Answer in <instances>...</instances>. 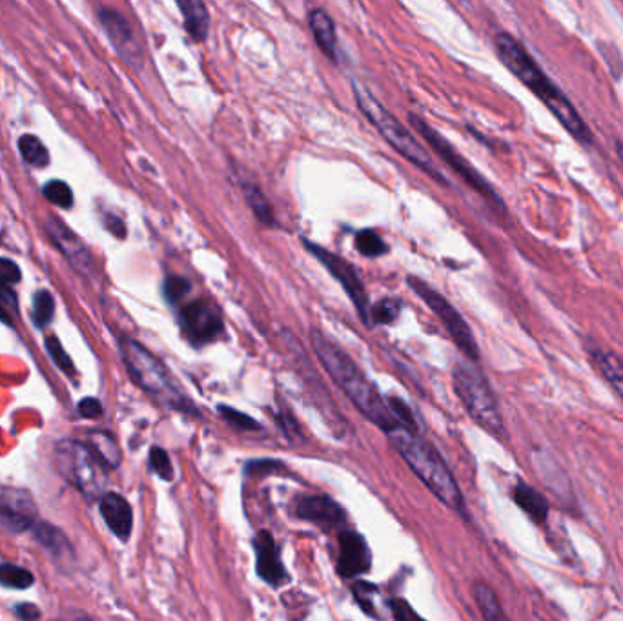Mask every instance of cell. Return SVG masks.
<instances>
[{
	"mask_svg": "<svg viewBox=\"0 0 623 621\" xmlns=\"http://www.w3.org/2000/svg\"><path fill=\"white\" fill-rule=\"evenodd\" d=\"M310 341L328 376L343 390L350 403L358 408L361 416L381 428L385 434L396 430L399 425L392 416L387 401L379 394L378 388L370 383L365 372L356 365V361L319 328L310 330Z\"/></svg>",
	"mask_w": 623,
	"mask_h": 621,
	"instance_id": "cell-1",
	"label": "cell"
},
{
	"mask_svg": "<svg viewBox=\"0 0 623 621\" xmlns=\"http://www.w3.org/2000/svg\"><path fill=\"white\" fill-rule=\"evenodd\" d=\"M494 46L498 51L501 62L509 68V72L523 82L540 101L551 110L567 132L578 143L591 146L594 135L585 124L578 110L572 106L569 97L545 75L542 68L532 59L531 53L521 46L509 33H498L494 37Z\"/></svg>",
	"mask_w": 623,
	"mask_h": 621,
	"instance_id": "cell-2",
	"label": "cell"
},
{
	"mask_svg": "<svg viewBox=\"0 0 623 621\" xmlns=\"http://www.w3.org/2000/svg\"><path fill=\"white\" fill-rule=\"evenodd\" d=\"M119 347L124 367L137 387L144 390L159 405L192 418H199V408L195 407L194 401L184 394L170 368L166 367L159 357L130 337H123Z\"/></svg>",
	"mask_w": 623,
	"mask_h": 621,
	"instance_id": "cell-3",
	"label": "cell"
},
{
	"mask_svg": "<svg viewBox=\"0 0 623 621\" xmlns=\"http://www.w3.org/2000/svg\"><path fill=\"white\" fill-rule=\"evenodd\" d=\"M390 443L396 447L401 458L409 465V469L418 476L419 481L440 499L449 509L463 510V494L458 481L452 476L447 463L440 452L430 445L429 441L398 427L387 434Z\"/></svg>",
	"mask_w": 623,
	"mask_h": 621,
	"instance_id": "cell-4",
	"label": "cell"
},
{
	"mask_svg": "<svg viewBox=\"0 0 623 621\" xmlns=\"http://www.w3.org/2000/svg\"><path fill=\"white\" fill-rule=\"evenodd\" d=\"M352 88H354V97H356V102H358L359 110L365 113L368 121L378 128V132L383 135V139L396 152L401 153L409 163L418 166L421 172L430 175L438 183L447 184L445 177H441L440 170L436 168V164L432 161L429 152L416 141V137L403 124L399 123L396 115L390 113L374 97V93L368 92L361 82H352Z\"/></svg>",
	"mask_w": 623,
	"mask_h": 621,
	"instance_id": "cell-5",
	"label": "cell"
},
{
	"mask_svg": "<svg viewBox=\"0 0 623 621\" xmlns=\"http://www.w3.org/2000/svg\"><path fill=\"white\" fill-rule=\"evenodd\" d=\"M454 390L470 418L492 436L501 438L505 432L500 405L485 374L472 361H460L454 372Z\"/></svg>",
	"mask_w": 623,
	"mask_h": 621,
	"instance_id": "cell-6",
	"label": "cell"
},
{
	"mask_svg": "<svg viewBox=\"0 0 623 621\" xmlns=\"http://www.w3.org/2000/svg\"><path fill=\"white\" fill-rule=\"evenodd\" d=\"M55 467L62 478L82 492L86 498H103L108 474L106 467L93 454L88 443L62 439L55 445Z\"/></svg>",
	"mask_w": 623,
	"mask_h": 621,
	"instance_id": "cell-7",
	"label": "cell"
},
{
	"mask_svg": "<svg viewBox=\"0 0 623 621\" xmlns=\"http://www.w3.org/2000/svg\"><path fill=\"white\" fill-rule=\"evenodd\" d=\"M407 285L418 294L419 299L425 305L429 306L430 310L434 312V316L440 319L441 325L445 326V330L449 332L452 341L458 345L465 357L472 363H476L480 359L478 343H476L467 321L463 319V316L454 306L450 305L449 299L441 296L440 292H436L429 283L421 281L419 277H414V275H410L407 279Z\"/></svg>",
	"mask_w": 623,
	"mask_h": 621,
	"instance_id": "cell-8",
	"label": "cell"
},
{
	"mask_svg": "<svg viewBox=\"0 0 623 621\" xmlns=\"http://www.w3.org/2000/svg\"><path fill=\"white\" fill-rule=\"evenodd\" d=\"M409 121L412 124V128H414V132H418L427 141L430 148L434 150V153H438L441 159L445 161V164L452 168L456 174L460 175L461 179L469 184L474 192H478L489 203H494V206H498V208L503 210V201H501L500 195L494 192L491 183L460 152H456L445 137H441L440 133L436 132L430 124L425 123L421 117L414 115V113H410Z\"/></svg>",
	"mask_w": 623,
	"mask_h": 621,
	"instance_id": "cell-9",
	"label": "cell"
},
{
	"mask_svg": "<svg viewBox=\"0 0 623 621\" xmlns=\"http://www.w3.org/2000/svg\"><path fill=\"white\" fill-rule=\"evenodd\" d=\"M179 325H181L184 337L194 347L210 345L225 334L221 310L206 299H197L188 305L181 306Z\"/></svg>",
	"mask_w": 623,
	"mask_h": 621,
	"instance_id": "cell-10",
	"label": "cell"
},
{
	"mask_svg": "<svg viewBox=\"0 0 623 621\" xmlns=\"http://www.w3.org/2000/svg\"><path fill=\"white\" fill-rule=\"evenodd\" d=\"M303 243L307 246L308 252L312 255H316L317 259L321 261V265L327 268L330 274L334 275V279L338 281L339 285L343 286V290L347 292V296L350 297V301L356 306L359 316L363 319L365 325L370 326V299H368L367 290L363 281L359 279L356 268L348 263L347 259L339 257L338 254L330 252L323 246L316 245L308 239H303Z\"/></svg>",
	"mask_w": 623,
	"mask_h": 621,
	"instance_id": "cell-11",
	"label": "cell"
},
{
	"mask_svg": "<svg viewBox=\"0 0 623 621\" xmlns=\"http://www.w3.org/2000/svg\"><path fill=\"white\" fill-rule=\"evenodd\" d=\"M39 523V509L28 490L0 489V527L13 534L33 530Z\"/></svg>",
	"mask_w": 623,
	"mask_h": 621,
	"instance_id": "cell-12",
	"label": "cell"
},
{
	"mask_svg": "<svg viewBox=\"0 0 623 621\" xmlns=\"http://www.w3.org/2000/svg\"><path fill=\"white\" fill-rule=\"evenodd\" d=\"M99 22L103 24L104 33L110 39L115 51L123 57L135 70H141L144 64V53L141 44L135 37L132 24L121 11L103 8L99 11Z\"/></svg>",
	"mask_w": 623,
	"mask_h": 621,
	"instance_id": "cell-13",
	"label": "cell"
},
{
	"mask_svg": "<svg viewBox=\"0 0 623 621\" xmlns=\"http://www.w3.org/2000/svg\"><path fill=\"white\" fill-rule=\"evenodd\" d=\"M46 232L50 235L53 245L61 250V254L68 259V263L81 272L82 275H92L95 272V259L90 248L82 241L79 235L73 232L59 217L50 215L46 219Z\"/></svg>",
	"mask_w": 623,
	"mask_h": 621,
	"instance_id": "cell-14",
	"label": "cell"
},
{
	"mask_svg": "<svg viewBox=\"0 0 623 621\" xmlns=\"http://www.w3.org/2000/svg\"><path fill=\"white\" fill-rule=\"evenodd\" d=\"M299 520L310 521L321 529H341L347 523V512L330 496H299L292 503Z\"/></svg>",
	"mask_w": 623,
	"mask_h": 621,
	"instance_id": "cell-15",
	"label": "cell"
},
{
	"mask_svg": "<svg viewBox=\"0 0 623 621\" xmlns=\"http://www.w3.org/2000/svg\"><path fill=\"white\" fill-rule=\"evenodd\" d=\"M338 572L343 578H358L370 571L372 554L367 540L354 530L339 532Z\"/></svg>",
	"mask_w": 623,
	"mask_h": 621,
	"instance_id": "cell-16",
	"label": "cell"
},
{
	"mask_svg": "<svg viewBox=\"0 0 623 621\" xmlns=\"http://www.w3.org/2000/svg\"><path fill=\"white\" fill-rule=\"evenodd\" d=\"M254 550H256V571L261 580L272 587H283L288 583V572L281 561L279 547L274 536L268 530H259L254 538Z\"/></svg>",
	"mask_w": 623,
	"mask_h": 621,
	"instance_id": "cell-17",
	"label": "cell"
},
{
	"mask_svg": "<svg viewBox=\"0 0 623 621\" xmlns=\"http://www.w3.org/2000/svg\"><path fill=\"white\" fill-rule=\"evenodd\" d=\"M99 510L113 536H117L121 541L130 540L133 530V510L126 498L117 492H106L99 501Z\"/></svg>",
	"mask_w": 623,
	"mask_h": 621,
	"instance_id": "cell-18",
	"label": "cell"
},
{
	"mask_svg": "<svg viewBox=\"0 0 623 621\" xmlns=\"http://www.w3.org/2000/svg\"><path fill=\"white\" fill-rule=\"evenodd\" d=\"M587 354L593 359L594 367L605 377V381L613 387L618 398L623 401V361L611 350L596 345V343H585Z\"/></svg>",
	"mask_w": 623,
	"mask_h": 621,
	"instance_id": "cell-19",
	"label": "cell"
},
{
	"mask_svg": "<svg viewBox=\"0 0 623 621\" xmlns=\"http://www.w3.org/2000/svg\"><path fill=\"white\" fill-rule=\"evenodd\" d=\"M308 24L310 31L316 39L319 50L327 55L330 61L338 59V35H336V24L327 11L316 8L308 13Z\"/></svg>",
	"mask_w": 623,
	"mask_h": 621,
	"instance_id": "cell-20",
	"label": "cell"
},
{
	"mask_svg": "<svg viewBox=\"0 0 623 621\" xmlns=\"http://www.w3.org/2000/svg\"><path fill=\"white\" fill-rule=\"evenodd\" d=\"M33 536H35V540L41 543V547L52 554L53 560L59 561V563H72V543L64 536L62 530L53 527L50 523L39 521L33 527Z\"/></svg>",
	"mask_w": 623,
	"mask_h": 621,
	"instance_id": "cell-21",
	"label": "cell"
},
{
	"mask_svg": "<svg viewBox=\"0 0 623 621\" xmlns=\"http://www.w3.org/2000/svg\"><path fill=\"white\" fill-rule=\"evenodd\" d=\"M512 498L516 501V505L520 507L534 523L543 525L547 518H549V501L543 498L542 492L531 487L529 483H523L520 481L514 490H512Z\"/></svg>",
	"mask_w": 623,
	"mask_h": 621,
	"instance_id": "cell-22",
	"label": "cell"
},
{
	"mask_svg": "<svg viewBox=\"0 0 623 621\" xmlns=\"http://www.w3.org/2000/svg\"><path fill=\"white\" fill-rule=\"evenodd\" d=\"M179 10L184 17V30L197 42L206 41L210 31V13L199 0H181Z\"/></svg>",
	"mask_w": 623,
	"mask_h": 621,
	"instance_id": "cell-23",
	"label": "cell"
},
{
	"mask_svg": "<svg viewBox=\"0 0 623 621\" xmlns=\"http://www.w3.org/2000/svg\"><path fill=\"white\" fill-rule=\"evenodd\" d=\"M88 447L92 448L93 454L106 469H117L123 463V450L112 434L104 430H93L88 434Z\"/></svg>",
	"mask_w": 623,
	"mask_h": 621,
	"instance_id": "cell-24",
	"label": "cell"
},
{
	"mask_svg": "<svg viewBox=\"0 0 623 621\" xmlns=\"http://www.w3.org/2000/svg\"><path fill=\"white\" fill-rule=\"evenodd\" d=\"M474 598H476L483 620L509 621L507 616H505V612H503V607H501L496 592L492 591L487 583H483V581L474 583Z\"/></svg>",
	"mask_w": 623,
	"mask_h": 621,
	"instance_id": "cell-25",
	"label": "cell"
},
{
	"mask_svg": "<svg viewBox=\"0 0 623 621\" xmlns=\"http://www.w3.org/2000/svg\"><path fill=\"white\" fill-rule=\"evenodd\" d=\"M243 194H245L246 203L250 206V210L254 212L257 219L266 226H274L276 224V215L272 206L268 203L265 194L261 192V188L254 183H243Z\"/></svg>",
	"mask_w": 623,
	"mask_h": 621,
	"instance_id": "cell-26",
	"label": "cell"
},
{
	"mask_svg": "<svg viewBox=\"0 0 623 621\" xmlns=\"http://www.w3.org/2000/svg\"><path fill=\"white\" fill-rule=\"evenodd\" d=\"M0 585L4 589L15 591H28L35 585V576L28 569L13 565V563H0Z\"/></svg>",
	"mask_w": 623,
	"mask_h": 621,
	"instance_id": "cell-27",
	"label": "cell"
},
{
	"mask_svg": "<svg viewBox=\"0 0 623 621\" xmlns=\"http://www.w3.org/2000/svg\"><path fill=\"white\" fill-rule=\"evenodd\" d=\"M19 152H21L22 159L35 168H42L50 163L48 148L35 135H22L19 139Z\"/></svg>",
	"mask_w": 623,
	"mask_h": 621,
	"instance_id": "cell-28",
	"label": "cell"
},
{
	"mask_svg": "<svg viewBox=\"0 0 623 621\" xmlns=\"http://www.w3.org/2000/svg\"><path fill=\"white\" fill-rule=\"evenodd\" d=\"M53 316H55V301L48 290H41L33 296V308H31V317L33 323L42 328V326L50 325Z\"/></svg>",
	"mask_w": 623,
	"mask_h": 621,
	"instance_id": "cell-29",
	"label": "cell"
},
{
	"mask_svg": "<svg viewBox=\"0 0 623 621\" xmlns=\"http://www.w3.org/2000/svg\"><path fill=\"white\" fill-rule=\"evenodd\" d=\"M356 248H358L359 254L370 257V259H376V257H381V255L389 252L387 243L374 230L358 232L356 234Z\"/></svg>",
	"mask_w": 623,
	"mask_h": 621,
	"instance_id": "cell-30",
	"label": "cell"
},
{
	"mask_svg": "<svg viewBox=\"0 0 623 621\" xmlns=\"http://www.w3.org/2000/svg\"><path fill=\"white\" fill-rule=\"evenodd\" d=\"M401 312V301L394 297L381 299L370 308V325H390L394 323Z\"/></svg>",
	"mask_w": 623,
	"mask_h": 621,
	"instance_id": "cell-31",
	"label": "cell"
},
{
	"mask_svg": "<svg viewBox=\"0 0 623 621\" xmlns=\"http://www.w3.org/2000/svg\"><path fill=\"white\" fill-rule=\"evenodd\" d=\"M163 292L170 305H179L192 292V283L181 275H170L164 279Z\"/></svg>",
	"mask_w": 623,
	"mask_h": 621,
	"instance_id": "cell-32",
	"label": "cell"
},
{
	"mask_svg": "<svg viewBox=\"0 0 623 621\" xmlns=\"http://www.w3.org/2000/svg\"><path fill=\"white\" fill-rule=\"evenodd\" d=\"M42 194L50 203L59 208H72L73 192L72 188L64 181H50L42 186Z\"/></svg>",
	"mask_w": 623,
	"mask_h": 621,
	"instance_id": "cell-33",
	"label": "cell"
},
{
	"mask_svg": "<svg viewBox=\"0 0 623 621\" xmlns=\"http://www.w3.org/2000/svg\"><path fill=\"white\" fill-rule=\"evenodd\" d=\"M217 412L230 427L237 428V430H243V432H257V430H261V425L257 423L256 419L246 416V414L235 410V408L219 405Z\"/></svg>",
	"mask_w": 623,
	"mask_h": 621,
	"instance_id": "cell-34",
	"label": "cell"
},
{
	"mask_svg": "<svg viewBox=\"0 0 623 621\" xmlns=\"http://www.w3.org/2000/svg\"><path fill=\"white\" fill-rule=\"evenodd\" d=\"M148 463H150V469L154 470L155 474L164 481H172L174 479V465H172V459L168 456V452L161 447H154L150 450V456H148Z\"/></svg>",
	"mask_w": 623,
	"mask_h": 621,
	"instance_id": "cell-35",
	"label": "cell"
},
{
	"mask_svg": "<svg viewBox=\"0 0 623 621\" xmlns=\"http://www.w3.org/2000/svg\"><path fill=\"white\" fill-rule=\"evenodd\" d=\"M387 405H389L390 412H392V416L396 419V423H398L399 427L405 428V430H409V432H414V434H418V425H416L414 414H412V410H410L409 405H407L403 399L389 398Z\"/></svg>",
	"mask_w": 623,
	"mask_h": 621,
	"instance_id": "cell-36",
	"label": "cell"
},
{
	"mask_svg": "<svg viewBox=\"0 0 623 621\" xmlns=\"http://www.w3.org/2000/svg\"><path fill=\"white\" fill-rule=\"evenodd\" d=\"M44 345H46V350H48V354H50V357H52L53 363H55L57 367L61 368L62 372H66L68 376H72V374H75V368H73L72 359H70V356H68V354L64 352L61 341H59L57 337H46Z\"/></svg>",
	"mask_w": 623,
	"mask_h": 621,
	"instance_id": "cell-37",
	"label": "cell"
},
{
	"mask_svg": "<svg viewBox=\"0 0 623 621\" xmlns=\"http://www.w3.org/2000/svg\"><path fill=\"white\" fill-rule=\"evenodd\" d=\"M21 268L8 257H0V292L11 290V286L21 281Z\"/></svg>",
	"mask_w": 623,
	"mask_h": 621,
	"instance_id": "cell-38",
	"label": "cell"
},
{
	"mask_svg": "<svg viewBox=\"0 0 623 621\" xmlns=\"http://www.w3.org/2000/svg\"><path fill=\"white\" fill-rule=\"evenodd\" d=\"M390 609L396 621H425L405 600L390 601Z\"/></svg>",
	"mask_w": 623,
	"mask_h": 621,
	"instance_id": "cell-39",
	"label": "cell"
},
{
	"mask_svg": "<svg viewBox=\"0 0 623 621\" xmlns=\"http://www.w3.org/2000/svg\"><path fill=\"white\" fill-rule=\"evenodd\" d=\"M376 592L374 585H368L365 581H359L358 585L354 587V596L358 600L359 605L367 612H374V601H372V594Z\"/></svg>",
	"mask_w": 623,
	"mask_h": 621,
	"instance_id": "cell-40",
	"label": "cell"
},
{
	"mask_svg": "<svg viewBox=\"0 0 623 621\" xmlns=\"http://www.w3.org/2000/svg\"><path fill=\"white\" fill-rule=\"evenodd\" d=\"M77 410H79L82 418L95 419L103 416V405H101L99 399L95 398L82 399Z\"/></svg>",
	"mask_w": 623,
	"mask_h": 621,
	"instance_id": "cell-41",
	"label": "cell"
},
{
	"mask_svg": "<svg viewBox=\"0 0 623 621\" xmlns=\"http://www.w3.org/2000/svg\"><path fill=\"white\" fill-rule=\"evenodd\" d=\"M277 421H279V425L288 438L296 439L299 436V425H297L296 419L292 418L290 412L281 410V414L277 416Z\"/></svg>",
	"mask_w": 623,
	"mask_h": 621,
	"instance_id": "cell-42",
	"label": "cell"
},
{
	"mask_svg": "<svg viewBox=\"0 0 623 621\" xmlns=\"http://www.w3.org/2000/svg\"><path fill=\"white\" fill-rule=\"evenodd\" d=\"M15 614L22 621H37L41 618V609L37 605H33V603H19L15 607Z\"/></svg>",
	"mask_w": 623,
	"mask_h": 621,
	"instance_id": "cell-43",
	"label": "cell"
},
{
	"mask_svg": "<svg viewBox=\"0 0 623 621\" xmlns=\"http://www.w3.org/2000/svg\"><path fill=\"white\" fill-rule=\"evenodd\" d=\"M104 224H106V228H108L113 235H117V237H121V239L126 235V226H124L123 219H119V217H115V215H106Z\"/></svg>",
	"mask_w": 623,
	"mask_h": 621,
	"instance_id": "cell-44",
	"label": "cell"
},
{
	"mask_svg": "<svg viewBox=\"0 0 623 621\" xmlns=\"http://www.w3.org/2000/svg\"><path fill=\"white\" fill-rule=\"evenodd\" d=\"M618 155H620V159H622L623 163V143H618Z\"/></svg>",
	"mask_w": 623,
	"mask_h": 621,
	"instance_id": "cell-45",
	"label": "cell"
}]
</instances>
